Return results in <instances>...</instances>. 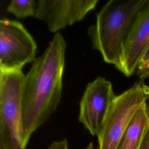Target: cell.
<instances>
[{
    "instance_id": "6da1fadb",
    "label": "cell",
    "mask_w": 149,
    "mask_h": 149,
    "mask_svg": "<svg viewBox=\"0 0 149 149\" xmlns=\"http://www.w3.org/2000/svg\"><path fill=\"white\" fill-rule=\"evenodd\" d=\"M65 51V40L58 32L24 75L22 101L26 147L32 134L49 119L61 102Z\"/></svg>"
},
{
    "instance_id": "7a4b0ae2",
    "label": "cell",
    "mask_w": 149,
    "mask_h": 149,
    "mask_svg": "<svg viewBox=\"0 0 149 149\" xmlns=\"http://www.w3.org/2000/svg\"><path fill=\"white\" fill-rule=\"evenodd\" d=\"M148 0H109L87 30L92 48L118 70L124 42L138 12Z\"/></svg>"
},
{
    "instance_id": "3957f363",
    "label": "cell",
    "mask_w": 149,
    "mask_h": 149,
    "mask_svg": "<svg viewBox=\"0 0 149 149\" xmlns=\"http://www.w3.org/2000/svg\"><path fill=\"white\" fill-rule=\"evenodd\" d=\"M22 70L0 72V149H25L23 131Z\"/></svg>"
},
{
    "instance_id": "277c9868",
    "label": "cell",
    "mask_w": 149,
    "mask_h": 149,
    "mask_svg": "<svg viewBox=\"0 0 149 149\" xmlns=\"http://www.w3.org/2000/svg\"><path fill=\"white\" fill-rule=\"evenodd\" d=\"M148 86L141 80L116 95L97 136L98 149H118L139 107L147 101Z\"/></svg>"
},
{
    "instance_id": "5b68a950",
    "label": "cell",
    "mask_w": 149,
    "mask_h": 149,
    "mask_svg": "<svg viewBox=\"0 0 149 149\" xmlns=\"http://www.w3.org/2000/svg\"><path fill=\"white\" fill-rule=\"evenodd\" d=\"M37 48L33 37L20 22L0 20V72L22 70L37 58Z\"/></svg>"
},
{
    "instance_id": "8992f818",
    "label": "cell",
    "mask_w": 149,
    "mask_h": 149,
    "mask_svg": "<svg viewBox=\"0 0 149 149\" xmlns=\"http://www.w3.org/2000/svg\"><path fill=\"white\" fill-rule=\"evenodd\" d=\"M116 95L112 84L99 76L86 87L79 104V121L93 136H98Z\"/></svg>"
},
{
    "instance_id": "52a82bcc",
    "label": "cell",
    "mask_w": 149,
    "mask_h": 149,
    "mask_svg": "<svg viewBox=\"0 0 149 149\" xmlns=\"http://www.w3.org/2000/svg\"><path fill=\"white\" fill-rule=\"evenodd\" d=\"M98 0H38L35 17L45 23L49 31L58 33L83 20Z\"/></svg>"
},
{
    "instance_id": "ba28073f",
    "label": "cell",
    "mask_w": 149,
    "mask_h": 149,
    "mask_svg": "<svg viewBox=\"0 0 149 149\" xmlns=\"http://www.w3.org/2000/svg\"><path fill=\"white\" fill-rule=\"evenodd\" d=\"M149 46V0L138 12L124 42L119 70L126 77L137 69Z\"/></svg>"
},
{
    "instance_id": "9c48e42d",
    "label": "cell",
    "mask_w": 149,
    "mask_h": 149,
    "mask_svg": "<svg viewBox=\"0 0 149 149\" xmlns=\"http://www.w3.org/2000/svg\"><path fill=\"white\" fill-rule=\"evenodd\" d=\"M148 126L149 110L146 101L132 119L118 149H138Z\"/></svg>"
},
{
    "instance_id": "30bf717a",
    "label": "cell",
    "mask_w": 149,
    "mask_h": 149,
    "mask_svg": "<svg viewBox=\"0 0 149 149\" xmlns=\"http://www.w3.org/2000/svg\"><path fill=\"white\" fill-rule=\"evenodd\" d=\"M37 3L35 0H12L8 5L6 11L17 19L35 17Z\"/></svg>"
},
{
    "instance_id": "8fae6325",
    "label": "cell",
    "mask_w": 149,
    "mask_h": 149,
    "mask_svg": "<svg viewBox=\"0 0 149 149\" xmlns=\"http://www.w3.org/2000/svg\"><path fill=\"white\" fill-rule=\"evenodd\" d=\"M48 149H69L68 140L64 138L60 140L54 141L50 144ZM85 149H94V144L90 143Z\"/></svg>"
},
{
    "instance_id": "7c38bea8",
    "label": "cell",
    "mask_w": 149,
    "mask_h": 149,
    "mask_svg": "<svg viewBox=\"0 0 149 149\" xmlns=\"http://www.w3.org/2000/svg\"><path fill=\"white\" fill-rule=\"evenodd\" d=\"M137 70L141 79L147 77L149 75V60L144 65L139 67Z\"/></svg>"
},
{
    "instance_id": "4fadbf2b",
    "label": "cell",
    "mask_w": 149,
    "mask_h": 149,
    "mask_svg": "<svg viewBox=\"0 0 149 149\" xmlns=\"http://www.w3.org/2000/svg\"><path fill=\"white\" fill-rule=\"evenodd\" d=\"M138 149H149V126Z\"/></svg>"
},
{
    "instance_id": "5bb4252c",
    "label": "cell",
    "mask_w": 149,
    "mask_h": 149,
    "mask_svg": "<svg viewBox=\"0 0 149 149\" xmlns=\"http://www.w3.org/2000/svg\"><path fill=\"white\" fill-rule=\"evenodd\" d=\"M148 60H149V46H148V48L147 49V50L146 51L145 53L144 54L143 56H142L138 68L144 65Z\"/></svg>"
},
{
    "instance_id": "9a60e30c",
    "label": "cell",
    "mask_w": 149,
    "mask_h": 149,
    "mask_svg": "<svg viewBox=\"0 0 149 149\" xmlns=\"http://www.w3.org/2000/svg\"><path fill=\"white\" fill-rule=\"evenodd\" d=\"M148 88H149V86H148ZM147 102H148V107H149V91H148V97H147Z\"/></svg>"
},
{
    "instance_id": "2e32d148",
    "label": "cell",
    "mask_w": 149,
    "mask_h": 149,
    "mask_svg": "<svg viewBox=\"0 0 149 149\" xmlns=\"http://www.w3.org/2000/svg\"><path fill=\"white\" fill-rule=\"evenodd\" d=\"M148 110H149V107H148Z\"/></svg>"
}]
</instances>
